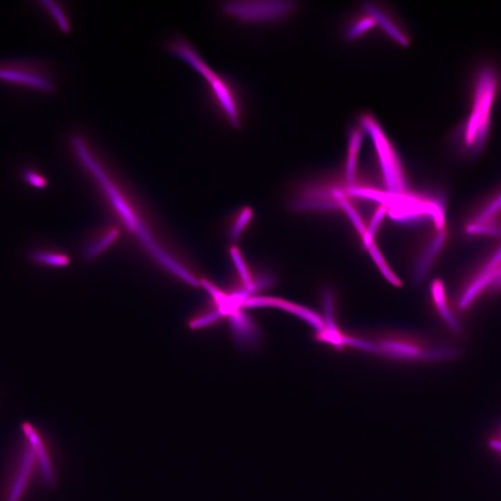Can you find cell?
Returning a JSON list of instances; mask_svg holds the SVG:
<instances>
[{"label": "cell", "instance_id": "cell-1", "mask_svg": "<svg viewBox=\"0 0 501 501\" xmlns=\"http://www.w3.org/2000/svg\"><path fill=\"white\" fill-rule=\"evenodd\" d=\"M164 49L184 61L202 77L207 98L212 108L229 126L241 128L245 116L244 96L232 79L214 70L188 40L173 34L164 42Z\"/></svg>", "mask_w": 501, "mask_h": 501}, {"label": "cell", "instance_id": "cell-2", "mask_svg": "<svg viewBox=\"0 0 501 501\" xmlns=\"http://www.w3.org/2000/svg\"><path fill=\"white\" fill-rule=\"evenodd\" d=\"M356 349L386 359L409 363L440 361L457 356V349L438 344L429 336L401 329L357 333Z\"/></svg>", "mask_w": 501, "mask_h": 501}, {"label": "cell", "instance_id": "cell-3", "mask_svg": "<svg viewBox=\"0 0 501 501\" xmlns=\"http://www.w3.org/2000/svg\"><path fill=\"white\" fill-rule=\"evenodd\" d=\"M67 141L74 157L95 177L127 229L138 236L145 248L164 267L169 265L172 257L155 244L141 218L105 173L88 134L79 129H72Z\"/></svg>", "mask_w": 501, "mask_h": 501}, {"label": "cell", "instance_id": "cell-4", "mask_svg": "<svg viewBox=\"0 0 501 501\" xmlns=\"http://www.w3.org/2000/svg\"><path fill=\"white\" fill-rule=\"evenodd\" d=\"M499 85V74L494 67L484 65L476 74L470 112L455 132L463 152L472 158L479 155L488 140Z\"/></svg>", "mask_w": 501, "mask_h": 501}, {"label": "cell", "instance_id": "cell-5", "mask_svg": "<svg viewBox=\"0 0 501 501\" xmlns=\"http://www.w3.org/2000/svg\"><path fill=\"white\" fill-rule=\"evenodd\" d=\"M299 6L291 0H232L221 1L218 8L224 17L239 24L270 26L289 20Z\"/></svg>", "mask_w": 501, "mask_h": 501}, {"label": "cell", "instance_id": "cell-6", "mask_svg": "<svg viewBox=\"0 0 501 501\" xmlns=\"http://www.w3.org/2000/svg\"><path fill=\"white\" fill-rule=\"evenodd\" d=\"M0 81L45 95L54 94L58 89L55 69L50 63L39 60L0 61Z\"/></svg>", "mask_w": 501, "mask_h": 501}, {"label": "cell", "instance_id": "cell-7", "mask_svg": "<svg viewBox=\"0 0 501 501\" xmlns=\"http://www.w3.org/2000/svg\"><path fill=\"white\" fill-rule=\"evenodd\" d=\"M358 120L363 129L369 134L374 145L388 192L404 193L406 184L401 164L383 128L369 113H362Z\"/></svg>", "mask_w": 501, "mask_h": 501}, {"label": "cell", "instance_id": "cell-8", "mask_svg": "<svg viewBox=\"0 0 501 501\" xmlns=\"http://www.w3.org/2000/svg\"><path fill=\"white\" fill-rule=\"evenodd\" d=\"M38 461L35 453L29 443L24 447L18 467L12 482L6 501H19Z\"/></svg>", "mask_w": 501, "mask_h": 501}, {"label": "cell", "instance_id": "cell-9", "mask_svg": "<svg viewBox=\"0 0 501 501\" xmlns=\"http://www.w3.org/2000/svg\"><path fill=\"white\" fill-rule=\"evenodd\" d=\"M430 293L431 307L435 313L452 331L460 333L461 324L447 299L445 287L440 280L436 279L432 282Z\"/></svg>", "mask_w": 501, "mask_h": 501}, {"label": "cell", "instance_id": "cell-10", "mask_svg": "<svg viewBox=\"0 0 501 501\" xmlns=\"http://www.w3.org/2000/svg\"><path fill=\"white\" fill-rule=\"evenodd\" d=\"M23 431L35 453L42 479L48 486H53L55 484V475L50 455L43 440L29 424H24Z\"/></svg>", "mask_w": 501, "mask_h": 501}, {"label": "cell", "instance_id": "cell-11", "mask_svg": "<svg viewBox=\"0 0 501 501\" xmlns=\"http://www.w3.org/2000/svg\"><path fill=\"white\" fill-rule=\"evenodd\" d=\"M363 7L374 16L378 24L391 38L402 45L409 44L410 39L408 34L385 7L373 2H366Z\"/></svg>", "mask_w": 501, "mask_h": 501}, {"label": "cell", "instance_id": "cell-12", "mask_svg": "<svg viewBox=\"0 0 501 501\" xmlns=\"http://www.w3.org/2000/svg\"><path fill=\"white\" fill-rule=\"evenodd\" d=\"M445 230H439L418 259L413 271L414 280L418 283L427 274L434 259L440 253L446 239Z\"/></svg>", "mask_w": 501, "mask_h": 501}, {"label": "cell", "instance_id": "cell-13", "mask_svg": "<svg viewBox=\"0 0 501 501\" xmlns=\"http://www.w3.org/2000/svg\"><path fill=\"white\" fill-rule=\"evenodd\" d=\"M40 3L42 8L62 33L67 34L71 32L72 20L65 6L61 2L55 1H41Z\"/></svg>", "mask_w": 501, "mask_h": 501}, {"label": "cell", "instance_id": "cell-14", "mask_svg": "<svg viewBox=\"0 0 501 501\" xmlns=\"http://www.w3.org/2000/svg\"><path fill=\"white\" fill-rule=\"evenodd\" d=\"M364 13L354 17L345 30V39L354 41L376 26L378 23L374 16L364 7Z\"/></svg>", "mask_w": 501, "mask_h": 501}, {"label": "cell", "instance_id": "cell-15", "mask_svg": "<svg viewBox=\"0 0 501 501\" xmlns=\"http://www.w3.org/2000/svg\"><path fill=\"white\" fill-rule=\"evenodd\" d=\"M29 258L35 263L57 267H65L70 262L67 255L54 252L33 251L29 254Z\"/></svg>", "mask_w": 501, "mask_h": 501}, {"label": "cell", "instance_id": "cell-16", "mask_svg": "<svg viewBox=\"0 0 501 501\" xmlns=\"http://www.w3.org/2000/svg\"><path fill=\"white\" fill-rule=\"evenodd\" d=\"M501 211V191L486 203L475 216L470 223L484 224L493 221Z\"/></svg>", "mask_w": 501, "mask_h": 501}, {"label": "cell", "instance_id": "cell-17", "mask_svg": "<svg viewBox=\"0 0 501 501\" xmlns=\"http://www.w3.org/2000/svg\"><path fill=\"white\" fill-rule=\"evenodd\" d=\"M252 217V211L249 207H244L234 216L229 230V239L234 243L239 239Z\"/></svg>", "mask_w": 501, "mask_h": 501}, {"label": "cell", "instance_id": "cell-18", "mask_svg": "<svg viewBox=\"0 0 501 501\" xmlns=\"http://www.w3.org/2000/svg\"><path fill=\"white\" fill-rule=\"evenodd\" d=\"M369 252L374 262L379 267L381 273L384 278L392 285L395 287H400L401 282L398 277L395 275L385 261L382 254L378 249L376 245L373 243L369 248Z\"/></svg>", "mask_w": 501, "mask_h": 501}, {"label": "cell", "instance_id": "cell-19", "mask_svg": "<svg viewBox=\"0 0 501 501\" xmlns=\"http://www.w3.org/2000/svg\"><path fill=\"white\" fill-rule=\"evenodd\" d=\"M466 232L474 236L501 237V223H498L496 220L484 224L469 223L466 228Z\"/></svg>", "mask_w": 501, "mask_h": 501}, {"label": "cell", "instance_id": "cell-20", "mask_svg": "<svg viewBox=\"0 0 501 501\" xmlns=\"http://www.w3.org/2000/svg\"><path fill=\"white\" fill-rule=\"evenodd\" d=\"M118 234L119 232L118 229L113 228L109 230L106 232V234L102 236L86 249L85 251V257L88 259H92L99 255L116 240Z\"/></svg>", "mask_w": 501, "mask_h": 501}, {"label": "cell", "instance_id": "cell-21", "mask_svg": "<svg viewBox=\"0 0 501 501\" xmlns=\"http://www.w3.org/2000/svg\"><path fill=\"white\" fill-rule=\"evenodd\" d=\"M387 207L381 205L375 212L365 234L362 237L363 246L367 248H368L374 243L373 239L375 233L387 213Z\"/></svg>", "mask_w": 501, "mask_h": 501}, {"label": "cell", "instance_id": "cell-22", "mask_svg": "<svg viewBox=\"0 0 501 501\" xmlns=\"http://www.w3.org/2000/svg\"><path fill=\"white\" fill-rule=\"evenodd\" d=\"M24 180L31 186L42 189L47 186V180L33 170L27 169L23 172Z\"/></svg>", "mask_w": 501, "mask_h": 501}]
</instances>
